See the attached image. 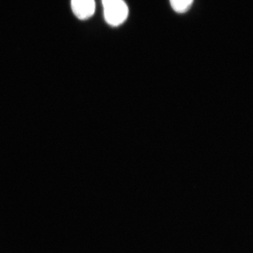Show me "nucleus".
I'll use <instances>...</instances> for the list:
<instances>
[{
	"label": "nucleus",
	"instance_id": "1",
	"mask_svg": "<svg viewBox=\"0 0 253 253\" xmlns=\"http://www.w3.org/2000/svg\"><path fill=\"white\" fill-rule=\"evenodd\" d=\"M104 18L113 27L121 26L126 21L129 9L124 0H102Z\"/></svg>",
	"mask_w": 253,
	"mask_h": 253
},
{
	"label": "nucleus",
	"instance_id": "2",
	"mask_svg": "<svg viewBox=\"0 0 253 253\" xmlns=\"http://www.w3.org/2000/svg\"><path fill=\"white\" fill-rule=\"evenodd\" d=\"M94 0H71L73 14L80 20H86L94 14Z\"/></svg>",
	"mask_w": 253,
	"mask_h": 253
},
{
	"label": "nucleus",
	"instance_id": "3",
	"mask_svg": "<svg viewBox=\"0 0 253 253\" xmlns=\"http://www.w3.org/2000/svg\"><path fill=\"white\" fill-rule=\"evenodd\" d=\"M169 2L174 11L182 14L191 8L194 0H169Z\"/></svg>",
	"mask_w": 253,
	"mask_h": 253
}]
</instances>
